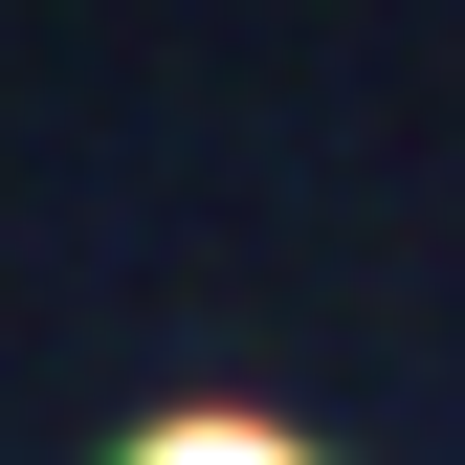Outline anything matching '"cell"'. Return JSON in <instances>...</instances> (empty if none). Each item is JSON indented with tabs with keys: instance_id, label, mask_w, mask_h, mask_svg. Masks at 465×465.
I'll return each mask as SVG.
<instances>
[{
	"instance_id": "cell-1",
	"label": "cell",
	"mask_w": 465,
	"mask_h": 465,
	"mask_svg": "<svg viewBox=\"0 0 465 465\" xmlns=\"http://www.w3.org/2000/svg\"><path fill=\"white\" fill-rule=\"evenodd\" d=\"M134 465H311V443H266V421H155Z\"/></svg>"
}]
</instances>
